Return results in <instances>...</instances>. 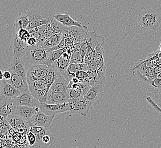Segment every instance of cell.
<instances>
[{
    "instance_id": "obj_1",
    "label": "cell",
    "mask_w": 161,
    "mask_h": 148,
    "mask_svg": "<svg viewBox=\"0 0 161 148\" xmlns=\"http://www.w3.org/2000/svg\"><path fill=\"white\" fill-rule=\"evenodd\" d=\"M50 53L49 50L37 45L36 46L29 47L22 59L28 70L35 65H47Z\"/></svg>"
},
{
    "instance_id": "obj_2",
    "label": "cell",
    "mask_w": 161,
    "mask_h": 148,
    "mask_svg": "<svg viewBox=\"0 0 161 148\" xmlns=\"http://www.w3.org/2000/svg\"><path fill=\"white\" fill-rule=\"evenodd\" d=\"M138 24L143 31L155 30L161 25V16L152 9L143 10L140 13Z\"/></svg>"
},
{
    "instance_id": "obj_3",
    "label": "cell",
    "mask_w": 161,
    "mask_h": 148,
    "mask_svg": "<svg viewBox=\"0 0 161 148\" xmlns=\"http://www.w3.org/2000/svg\"><path fill=\"white\" fill-rule=\"evenodd\" d=\"M25 13L29 19V24L27 28L29 31L47 24L54 19V15L52 13L41 8L31 9Z\"/></svg>"
},
{
    "instance_id": "obj_4",
    "label": "cell",
    "mask_w": 161,
    "mask_h": 148,
    "mask_svg": "<svg viewBox=\"0 0 161 148\" xmlns=\"http://www.w3.org/2000/svg\"><path fill=\"white\" fill-rule=\"evenodd\" d=\"M134 75L139 80L140 83L145 88L147 92L156 97L161 96V77H157L149 79L141 74L140 71L133 70Z\"/></svg>"
},
{
    "instance_id": "obj_5",
    "label": "cell",
    "mask_w": 161,
    "mask_h": 148,
    "mask_svg": "<svg viewBox=\"0 0 161 148\" xmlns=\"http://www.w3.org/2000/svg\"><path fill=\"white\" fill-rule=\"evenodd\" d=\"M105 39L102 35H98L96 32H89L86 37L80 45V50L82 56H85L90 50L96 49L98 45H102Z\"/></svg>"
},
{
    "instance_id": "obj_6",
    "label": "cell",
    "mask_w": 161,
    "mask_h": 148,
    "mask_svg": "<svg viewBox=\"0 0 161 148\" xmlns=\"http://www.w3.org/2000/svg\"><path fill=\"white\" fill-rule=\"evenodd\" d=\"M29 90L33 96L41 103H46L49 90L45 79L29 84Z\"/></svg>"
},
{
    "instance_id": "obj_7",
    "label": "cell",
    "mask_w": 161,
    "mask_h": 148,
    "mask_svg": "<svg viewBox=\"0 0 161 148\" xmlns=\"http://www.w3.org/2000/svg\"><path fill=\"white\" fill-rule=\"evenodd\" d=\"M68 103L69 112L83 116H86L90 108L93 107L90 102L85 99L84 97L76 100H69Z\"/></svg>"
},
{
    "instance_id": "obj_8",
    "label": "cell",
    "mask_w": 161,
    "mask_h": 148,
    "mask_svg": "<svg viewBox=\"0 0 161 148\" xmlns=\"http://www.w3.org/2000/svg\"><path fill=\"white\" fill-rule=\"evenodd\" d=\"M49 67L45 65H35L31 66L27 72L28 84L37 80L43 79L49 72Z\"/></svg>"
},
{
    "instance_id": "obj_9",
    "label": "cell",
    "mask_w": 161,
    "mask_h": 148,
    "mask_svg": "<svg viewBox=\"0 0 161 148\" xmlns=\"http://www.w3.org/2000/svg\"><path fill=\"white\" fill-rule=\"evenodd\" d=\"M14 106H26L29 107H40L41 103L33 96L29 91L21 93L20 95L11 100Z\"/></svg>"
},
{
    "instance_id": "obj_10",
    "label": "cell",
    "mask_w": 161,
    "mask_h": 148,
    "mask_svg": "<svg viewBox=\"0 0 161 148\" xmlns=\"http://www.w3.org/2000/svg\"><path fill=\"white\" fill-rule=\"evenodd\" d=\"M0 84L1 99L12 100L21 94V92L19 90L4 79L1 80Z\"/></svg>"
},
{
    "instance_id": "obj_11",
    "label": "cell",
    "mask_w": 161,
    "mask_h": 148,
    "mask_svg": "<svg viewBox=\"0 0 161 148\" xmlns=\"http://www.w3.org/2000/svg\"><path fill=\"white\" fill-rule=\"evenodd\" d=\"M55 116H48L41 111L38 112L29 122L30 127H40L48 128L53 122Z\"/></svg>"
},
{
    "instance_id": "obj_12",
    "label": "cell",
    "mask_w": 161,
    "mask_h": 148,
    "mask_svg": "<svg viewBox=\"0 0 161 148\" xmlns=\"http://www.w3.org/2000/svg\"><path fill=\"white\" fill-rule=\"evenodd\" d=\"M40 111L44 114L48 116H56L59 114L69 112V103H64L62 104H49L46 103H41Z\"/></svg>"
},
{
    "instance_id": "obj_13",
    "label": "cell",
    "mask_w": 161,
    "mask_h": 148,
    "mask_svg": "<svg viewBox=\"0 0 161 148\" xmlns=\"http://www.w3.org/2000/svg\"><path fill=\"white\" fill-rule=\"evenodd\" d=\"M13 50L14 58L21 59L24 56L29 49L27 43L21 40L17 33L13 34Z\"/></svg>"
},
{
    "instance_id": "obj_14",
    "label": "cell",
    "mask_w": 161,
    "mask_h": 148,
    "mask_svg": "<svg viewBox=\"0 0 161 148\" xmlns=\"http://www.w3.org/2000/svg\"><path fill=\"white\" fill-rule=\"evenodd\" d=\"M40 111V107H29L26 106H14L12 114L19 116L29 123L34 114Z\"/></svg>"
},
{
    "instance_id": "obj_15",
    "label": "cell",
    "mask_w": 161,
    "mask_h": 148,
    "mask_svg": "<svg viewBox=\"0 0 161 148\" xmlns=\"http://www.w3.org/2000/svg\"><path fill=\"white\" fill-rule=\"evenodd\" d=\"M6 120L11 128L18 130L19 132L22 133L23 130L24 132L27 133L31 128L29 123L16 114H10L6 118Z\"/></svg>"
},
{
    "instance_id": "obj_16",
    "label": "cell",
    "mask_w": 161,
    "mask_h": 148,
    "mask_svg": "<svg viewBox=\"0 0 161 148\" xmlns=\"http://www.w3.org/2000/svg\"><path fill=\"white\" fill-rule=\"evenodd\" d=\"M104 87L102 85L92 87L86 94L84 96V98L90 102L93 106L98 104L102 99Z\"/></svg>"
},
{
    "instance_id": "obj_17",
    "label": "cell",
    "mask_w": 161,
    "mask_h": 148,
    "mask_svg": "<svg viewBox=\"0 0 161 148\" xmlns=\"http://www.w3.org/2000/svg\"><path fill=\"white\" fill-rule=\"evenodd\" d=\"M88 33L87 27L85 26L83 27L73 26L68 28L69 36L73 41L75 45L81 43L85 39Z\"/></svg>"
},
{
    "instance_id": "obj_18",
    "label": "cell",
    "mask_w": 161,
    "mask_h": 148,
    "mask_svg": "<svg viewBox=\"0 0 161 148\" xmlns=\"http://www.w3.org/2000/svg\"><path fill=\"white\" fill-rule=\"evenodd\" d=\"M10 72H14L21 76L24 80L27 81V72L28 68L23 59H13L10 65L9 70Z\"/></svg>"
},
{
    "instance_id": "obj_19",
    "label": "cell",
    "mask_w": 161,
    "mask_h": 148,
    "mask_svg": "<svg viewBox=\"0 0 161 148\" xmlns=\"http://www.w3.org/2000/svg\"><path fill=\"white\" fill-rule=\"evenodd\" d=\"M54 18L65 27L70 28L73 26H78V27H83L84 25L80 22L77 21L71 18L68 13H57L54 14Z\"/></svg>"
},
{
    "instance_id": "obj_20",
    "label": "cell",
    "mask_w": 161,
    "mask_h": 148,
    "mask_svg": "<svg viewBox=\"0 0 161 148\" xmlns=\"http://www.w3.org/2000/svg\"><path fill=\"white\" fill-rule=\"evenodd\" d=\"M12 72V77L10 80H6L7 82L11 84L12 86L19 90L21 93L29 91V84L26 80H24L18 74ZM5 80V79H4Z\"/></svg>"
},
{
    "instance_id": "obj_21",
    "label": "cell",
    "mask_w": 161,
    "mask_h": 148,
    "mask_svg": "<svg viewBox=\"0 0 161 148\" xmlns=\"http://www.w3.org/2000/svg\"><path fill=\"white\" fill-rule=\"evenodd\" d=\"M70 82V81L65 77L64 75L59 74L49 90L56 92L64 93L67 89Z\"/></svg>"
},
{
    "instance_id": "obj_22",
    "label": "cell",
    "mask_w": 161,
    "mask_h": 148,
    "mask_svg": "<svg viewBox=\"0 0 161 148\" xmlns=\"http://www.w3.org/2000/svg\"><path fill=\"white\" fill-rule=\"evenodd\" d=\"M65 33H59L54 35L52 37L47 38L45 40L39 41L38 42V45L42 47L45 49H51L57 46L61 43L63 38L64 37Z\"/></svg>"
},
{
    "instance_id": "obj_23",
    "label": "cell",
    "mask_w": 161,
    "mask_h": 148,
    "mask_svg": "<svg viewBox=\"0 0 161 148\" xmlns=\"http://www.w3.org/2000/svg\"><path fill=\"white\" fill-rule=\"evenodd\" d=\"M68 103L65 92H53L49 90L47 94L46 103L49 104H62Z\"/></svg>"
},
{
    "instance_id": "obj_24",
    "label": "cell",
    "mask_w": 161,
    "mask_h": 148,
    "mask_svg": "<svg viewBox=\"0 0 161 148\" xmlns=\"http://www.w3.org/2000/svg\"><path fill=\"white\" fill-rule=\"evenodd\" d=\"M80 71H88V65L85 63L70 64L67 71L63 75H64L65 77L70 81L72 78L75 76V74Z\"/></svg>"
},
{
    "instance_id": "obj_25",
    "label": "cell",
    "mask_w": 161,
    "mask_h": 148,
    "mask_svg": "<svg viewBox=\"0 0 161 148\" xmlns=\"http://www.w3.org/2000/svg\"><path fill=\"white\" fill-rule=\"evenodd\" d=\"M13 107L14 105L11 102V100L1 99L0 114L1 121L6 120L8 116L12 114Z\"/></svg>"
},
{
    "instance_id": "obj_26",
    "label": "cell",
    "mask_w": 161,
    "mask_h": 148,
    "mask_svg": "<svg viewBox=\"0 0 161 148\" xmlns=\"http://www.w3.org/2000/svg\"><path fill=\"white\" fill-rule=\"evenodd\" d=\"M70 65V60L65 59L61 56L60 58L54 62L53 64L49 67L54 69L59 74L63 75L65 74L66 71H67Z\"/></svg>"
},
{
    "instance_id": "obj_27",
    "label": "cell",
    "mask_w": 161,
    "mask_h": 148,
    "mask_svg": "<svg viewBox=\"0 0 161 148\" xmlns=\"http://www.w3.org/2000/svg\"><path fill=\"white\" fill-rule=\"evenodd\" d=\"M29 24V19L26 13H22L19 14L14 22L13 26L18 31L19 29H27Z\"/></svg>"
},
{
    "instance_id": "obj_28",
    "label": "cell",
    "mask_w": 161,
    "mask_h": 148,
    "mask_svg": "<svg viewBox=\"0 0 161 148\" xmlns=\"http://www.w3.org/2000/svg\"><path fill=\"white\" fill-rule=\"evenodd\" d=\"M80 43L74 45L75 51L73 53L70 59V64H82L84 63V56L80 53Z\"/></svg>"
},
{
    "instance_id": "obj_29",
    "label": "cell",
    "mask_w": 161,
    "mask_h": 148,
    "mask_svg": "<svg viewBox=\"0 0 161 148\" xmlns=\"http://www.w3.org/2000/svg\"><path fill=\"white\" fill-rule=\"evenodd\" d=\"M104 49L102 45H98L95 49V58L99 65V67L106 68L105 63L104 61Z\"/></svg>"
},
{
    "instance_id": "obj_30",
    "label": "cell",
    "mask_w": 161,
    "mask_h": 148,
    "mask_svg": "<svg viewBox=\"0 0 161 148\" xmlns=\"http://www.w3.org/2000/svg\"><path fill=\"white\" fill-rule=\"evenodd\" d=\"M66 51V47L62 49L56 50L51 51L47 61V65L48 67L50 66L54 62L60 58L62 54Z\"/></svg>"
},
{
    "instance_id": "obj_31",
    "label": "cell",
    "mask_w": 161,
    "mask_h": 148,
    "mask_svg": "<svg viewBox=\"0 0 161 148\" xmlns=\"http://www.w3.org/2000/svg\"><path fill=\"white\" fill-rule=\"evenodd\" d=\"M49 72L47 73V77L45 78V80L47 82V85L48 89L50 90V87L52 86V84L54 83V82L56 81V79H57V77L59 75V73H58L57 71H55L54 69L49 67Z\"/></svg>"
},
{
    "instance_id": "obj_32",
    "label": "cell",
    "mask_w": 161,
    "mask_h": 148,
    "mask_svg": "<svg viewBox=\"0 0 161 148\" xmlns=\"http://www.w3.org/2000/svg\"><path fill=\"white\" fill-rule=\"evenodd\" d=\"M65 95L68 100H76L84 98L83 94L80 91L71 88H67L65 92Z\"/></svg>"
},
{
    "instance_id": "obj_33",
    "label": "cell",
    "mask_w": 161,
    "mask_h": 148,
    "mask_svg": "<svg viewBox=\"0 0 161 148\" xmlns=\"http://www.w3.org/2000/svg\"><path fill=\"white\" fill-rule=\"evenodd\" d=\"M17 34L21 40H24L26 42L31 37L29 31L25 29H19L17 32Z\"/></svg>"
},
{
    "instance_id": "obj_34",
    "label": "cell",
    "mask_w": 161,
    "mask_h": 148,
    "mask_svg": "<svg viewBox=\"0 0 161 148\" xmlns=\"http://www.w3.org/2000/svg\"><path fill=\"white\" fill-rule=\"evenodd\" d=\"M95 58V49L90 50L84 56V63L88 65Z\"/></svg>"
},
{
    "instance_id": "obj_35",
    "label": "cell",
    "mask_w": 161,
    "mask_h": 148,
    "mask_svg": "<svg viewBox=\"0 0 161 148\" xmlns=\"http://www.w3.org/2000/svg\"><path fill=\"white\" fill-rule=\"evenodd\" d=\"M50 28V23H49L46 25H42L39 27L35 28L34 29L40 34L41 36H42L43 35L46 34L47 32L49 30Z\"/></svg>"
},
{
    "instance_id": "obj_36",
    "label": "cell",
    "mask_w": 161,
    "mask_h": 148,
    "mask_svg": "<svg viewBox=\"0 0 161 148\" xmlns=\"http://www.w3.org/2000/svg\"><path fill=\"white\" fill-rule=\"evenodd\" d=\"M99 68V65L95 59H94L92 62L88 64V71L97 73Z\"/></svg>"
},
{
    "instance_id": "obj_37",
    "label": "cell",
    "mask_w": 161,
    "mask_h": 148,
    "mask_svg": "<svg viewBox=\"0 0 161 148\" xmlns=\"http://www.w3.org/2000/svg\"><path fill=\"white\" fill-rule=\"evenodd\" d=\"M146 99L147 102L149 103V104H150V105L152 106V107L154 108L157 112H158V113H159V114H161V108H160V107L155 103V102L152 99V98H151L150 96H147Z\"/></svg>"
},
{
    "instance_id": "obj_38",
    "label": "cell",
    "mask_w": 161,
    "mask_h": 148,
    "mask_svg": "<svg viewBox=\"0 0 161 148\" xmlns=\"http://www.w3.org/2000/svg\"><path fill=\"white\" fill-rule=\"evenodd\" d=\"M75 77L78 78L80 82H85L87 77V71H79L75 74Z\"/></svg>"
},
{
    "instance_id": "obj_39",
    "label": "cell",
    "mask_w": 161,
    "mask_h": 148,
    "mask_svg": "<svg viewBox=\"0 0 161 148\" xmlns=\"http://www.w3.org/2000/svg\"><path fill=\"white\" fill-rule=\"evenodd\" d=\"M26 43L28 44V46L29 47H32L37 45L38 40L36 38L31 37L28 40Z\"/></svg>"
},
{
    "instance_id": "obj_40",
    "label": "cell",
    "mask_w": 161,
    "mask_h": 148,
    "mask_svg": "<svg viewBox=\"0 0 161 148\" xmlns=\"http://www.w3.org/2000/svg\"><path fill=\"white\" fill-rule=\"evenodd\" d=\"M29 32H30V34H31V36L36 38L38 40V42L40 40L42 36L38 33L34 29H32L31 30H30Z\"/></svg>"
},
{
    "instance_id": "obj_41",
    "label": "cell",
    "mask_w": 161,
    "mask_h": 148,
    "mask_svg": "<svg viewBox=\"0 0 161 148\" xmlns=\"http://www.w3.org/2000/svg\"><path fill=\"white\" fill-rule=\"evenodd\" d=\"M12 77V72L9 70H5L3 71V79L10 80Z\"/></svg>"
},
{
    "instance_id": "obj_42",
    "label": "cell",
    "mask_w": 161,
    "mask_h": 148,
    "mask_svg": "<svg viewBox=\"0 0 161 148\" xmlns=\"http://www.w3.org/2000/svg\"><path fill=\"white\" fill-rule=\"evenodd\" d=\"M1 75H0V80H2L3 79V71H0Z\"/></svg>"
},
{
    "instance_id": "obj_43",
    "label": "cell",
    "mask_w": 161,
    "mask_h": 148,
    "mask_svg": "<svg viewBox=\"0 0 161 148\" xmlns=\"http://www.w3.org/2000/svg\"><path fill=\"white\" fill-rule=\"evenodd\" d=\"M159 51H160V52L161 53V45H160V46L159 47Z\"/></svg>"
},
{
    "instance_id": "obj_44",
    "label": "cell",
    "mask_w": 161,
    "mask_h": 148,
    "mask_svg": "<svg viewBox=\"0 0 161 148\" xmlns=\"http://www.w3.org/2000/svg\"><path fill=\"white\" fill-rule=\"evenodd\" d=\"M160 42H161V41H160Z\"/></svg>"
}]
</instances>
